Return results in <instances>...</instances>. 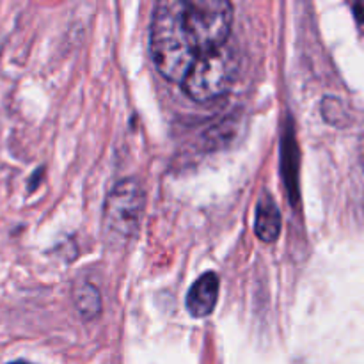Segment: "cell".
Segmentation results:
<instances>
[{
	"mask_svg": "<svg viewBox=\"0 0 364 364\" xmlns=\"http://www.w3.org/2000/svg\"><path fill=\"white\" fill-rule=\"evenodd\" d=\"M153 63L164 78L181 84L198 53L183 27V0H160L149 27Z\"/></svg>",
	"mask_w": 364,
	"mask_h": 364,
	"instance_id": "6da1fadb",
	"label": "cell"
},
{
	"mask_svg": "<svg viewBox=\"0 0 364 364\" xmlns=\"http://www.w3.org/2000/svg\"><path fill=\"white\" fill-rule=\"evenodd\" d=\"M238 66L240 59L237 48L228 41L220 48L196 57L181 87L194 102H213L230 91L238 75Z\"/></svg>",
	"mask_w": 364,
	"mask_h": 364,
	"instance_id": "7a4b0ae2",
	"label": "cell"
},
{
	"mask_svg": "<svg viewBox=\"0 0 364 364\" xmlns=\"http://www.w3.org/2000/svg\"><path fill=\"white\" fill-rule=\"evenodd\" d=\"M146 194L141 181L127 178L114 185L103 205V237L110 247H124L141 226Z\"/></svg>",
	"mask_w": 364,
	"mask_h": 364,
	"instance_id": "3957f363",
	"label": "cell"
},
{
	"mask_svg": "<svg viewBox=\"0 0 364 364\" xmlns=\"http://www.w3.org/2000/svg\"><path fill=\"white\" fill-rule=\"evenodd\" d=\"M183 27L198 55L230 41L233 6L226 0H183Z\"/></svg>",
	"mask_w": 364,
	"mask_h": 364,
	"instance_id": "277c9868",
	"label": "cell"
},
{
	"mask_svg": "<svg viewBox=\"0 0 364 364\" xmlns=\"http://www.w3.org/2000/svg\"><path fill=\"white\" fill-rule=\"evenodd\" d=\"M219 276L215 272H205L192 284L187 294V309L196 318L212 315L219 301Z\"/></svg>",
	"mask_w": 364,
	"mask_h": 364,
	"instance_id": "5b68a950",
	"label": "cell"
},
{
	"mask_svg": "<svg viewBox=\"0 0 364 364\" xmlns=\"http://www.w3.org/2000/svg\"><path fill=\"white\" fill-rule=\"evenodd\" d=\"M281 212L272 196L263 194L256 205L255 233L265 244H274L281 235Z\"/></svg>",
	"mask_w": 364,
	"mask_h": 364,
	"instance_id": "8992f818",
	"label": "cell"
},
{
	"mask_svg": "<svg viewBox=\"0 0 364 364\" xmlns=\"http://www.w3.org/2000/svg\"><path fill=\"white\" fill-rule=\"evenodd\" d=\"M73 304L84 320H92L102 313V295L89 281H82L73 287Z\"/></svg>",
	"mask_w": 364,
	"mask_h": 364,
	"instance_id": "52a82bcc",
	"label": "cell"
},
{
	"mask_svg": "<svg viewBox=\"0 0 364 364\" xmlns=\"http://www.w3.org/2000/svg\"><path fill=\"white\" fill-rule=\"evenodd\" d=\"M322 116L326 117L327 123L336 124V127H343L348 123V114L345 109V103L340 98L334 96H327L322 102Z\"/></svg>",
	"mask_w": 364,
	"mask_h": 364,
	"instance_id": "ba28073f",
	"label": "cell"
},
{
	"mask_svg": "<svg viewBox=\"0 0 364 364\" xmlns=\"http://www.w3.org/2000/svg\"><path fill=\"white\" fill-rule=\"evenodd\" d=\"M355 9V16H358V20L364 23V4H359V6L354 7Z\"/></svg>",
	"mask_w": 364,
	"mask_h": 364,
	"instance_id": "9c48e42d",
	"label": "cell"
},
{
	"mask_svg": "<svg viewBox=\"0 0 364 364\" xmlns=\"http://www.w3.org/2000/svg\"><path fill=\"white\" fill-rule=\"evenodd\" d=\"M359 153H361V164L364 169V135L361 137V144H359Z\"/></svg>",
	"mask_w": 364,
	"mask_h": 364,
	"instance_id": "30bf717a",
	"label": "cell"
},
{
	"mask_svg": "<svg viewBox=\"0 0 364 364\" xmlns=\"http://www.w3.org/2000/svg\"><path fill=\"white\" fill-rule=\"evenodd\" d=\"M13 364H25V363H13Z\"/></svg>",
	"mask_w": 364,
	"mask_h": 364,
	"instance_id": "8fae6325",
	"label": "cell"
},
{
	"mask_svg": "<svg viewBox=\"0 0 364 364\" xmlns=\"http://www.w3.org/2000/svg\"><path fill=\"white\" fill-rule=\"evenodd\" d=\"M0 48H2V43H0Z\"/></svg>",
	"mask_w": 364,
	"mask_h": 364,
	"instance_id": "7c38bea8",
	"label": "cell"
}]
</instances>
